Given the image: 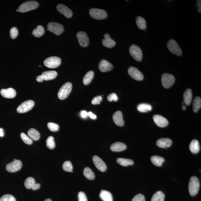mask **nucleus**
Instances as JSON below:
<instances>
[{
    "instance_id": "2eb2a0df",
    "label": "nucleus",
    "mask_w": 201,
    "mask_h": 201,
    "mask_svg": "<svg viewBox=\"0 0 201 201\" xmlns=\"http://www.w3.org/2000/svg\"><path fill=\"white\" fill-rule=\"evenodd\" d=\"M153 120L156 124L159 127H165L168 125L169 124L168 120L161 115H154Z\"/></svg>"
},
{
    "instance_id": "37998d69",
    "label": "nucleus",
    "mask_w": 201,
    "mask_h": 201,
    "mask_svg": "<svg viewBox=\"0 0 201 201\" xmlns=\"http://www.w3.org/2000/svg\"><path fill=\"white\" fill-rule=\"evenodd\" d=\"M10 33L11 38L13 39L16 38L17 37L18 34V29L16 27L12 28L11 29Z\"/></svg>"
},
{
    "instance_id": "7c9ffc66",
    "label": "nucleus",
    "mask_w": 201,
    "mask_h": 201,
    "mask_svg": "<svg viewBox=\"0 0 201 201\" xmlns=\"http://www.w3.org/2000/svg\"><path fill=\"white\" fill-rule=\"evenodd\" d=\"M136 23L139 29L145 30L146 28V22L145 19L141 16H137L136 19Z\"/></svg>"
},
{
    "instance_id": "864d4df0",
    "label": "nucleus",
    "mask_w": 201,
    "mask_h": 201,
    "mask_svg": "<svg viewBox=\"0 0 201 201\" xmlns=\"http://www.w3.org/2000/svg\"><path fill=\"white\" fill-rule=\"evenodd\" d=\"M4 135L3 130L2 128H0V136L2 137Z\"/></svg>"
},
{
    "instance_id": "ddd939ff",
    "label": "nucleus",
    "mask_w": 201,
    "mask_h": 201,
    "mask_svg": "<svg viewBox=\"0 0 201 201\" xmlns=\"http://www.w3.org/2000/svg\"><path fill=\"white\" fill-rule=\"evenodd\" d=\"M76 37L80 45L82 47H85L88 46L89 39L86 33L83 31H79L76 34Z\"/></svg>"
},
{
    "instance_id": "6e6d98bb",
    "label": "nucleus",
    "mask_w": 201,
    "mask_h": 201,
    "mask_svg": "<svg viewBox=\"0 0 201 201\" xmlns=\"http://www.w3.org/2000/svg\"><path fill=\"white\" fill-rule=\"evenodd\" d=\"M44 201H52L51 199H46V200H45Z\"/></svg>"
},
{
    "instance_id": "4c0bfd02",
    "label": "nucleus",
    "mask_w": 201,
    "mask_h": 201,
    "mask_svg": "<svg viewBox=\"0 0 201 201\" xmlns=\"http://www.w3.org/2000/svg\"><path fill=\"white\" fill-rule=\"evenodd\" d=\"M46 142L47 146L50 150H53L55 148L56 144L55 140L52 136H50L48 137Z\"/></svg>"
},
{
    "instance_id": "f03ea898",
    "label": "nucleus",
    "mask_w": 201,
    "mask_h": 201,
    "mask_svg": "<svg viewBox=\"0 0 201 201\" xmlns=\"http://www.w3.org/2000/svg\"><path fill=\"white\" fill-rule=\"evenodd\" d=\"M39 6L38 2L35 1H29L25 2L20 6L18 8V11L20 12L24 13L34 10L38 8Z\"/></svg>"
},
{
    "instance_id": "423d86ee",
    "label": "nucleus",
    "mask_w": 201,
    "mask_h": 201,
    "mask_svg": "<svg viewBox=\"0 0 201 201\" xmlns=\"http://www.w3.org/2000/svg\"><path fill=\"white\" fill-rule=\"evenodd\" d=\"M61 63V60L59 57L53 56L47 58L44 61L45 66L50 68H56L59 67Z\"/></svg>"
},
{
    "instance_id": "2f4dec72",
    "label": "nucleus",
    "mask_w": 201,
    "mask_h": 201,
    "mask_svg": "<svg viewBox=\"0 0 201 201\" xmlns=\"http://www.w3.org/2000/svg\"><path fill=\"white\" fill-rule=\"evenodd\" d=\"M116 161L119 164L123 166L126 167L128 165H132L134 164V161L133 160L128 159H125L123 158H117Z\"/></svg>"
},
{
    "instance_id": "f257e3e1",
    "label": "nucleus",
    "mask_w": 201,
    "mask_h": 201,
    "mask_svg": "<svg viewBox=\"0 0 201 201\" xmlns=\"http://www.w3.org/2000/svg\"><path fill=\"white\" fill-rule=\"evenodd\" d=\"M200 182L198 178L195 176H192L190 179L189 189L190 195L195 196L198 193L200 189Z\"/></svg>"
},
{
    "instance_id": "c756f323",
    "label": "nucleus",
    "mask_w": 201,
    "mask_h": 201,
    "mask_svg": "<svg viewBox=\"0 0 201 201\" xmlns=\"http://www.w3.org/2000/svg\"><path fill=\"white\" fill-rule=\"evenodd\" d=\"M94 73L93 71H89L87 72L83 78V83L85 85H88L91 83L94 78Z\"/></svg>"
},
{
    "instance_id": "f704fd0d",
    "label": "nucleus",
    "mask_w": 201,
    "mask_h": 201,
    "mask_svg": "<svg viewBox=\"0 0 201 201\" xmlns=\"http://www.w3.org/2000/svg\"><path fill=\"white\" fill-rule=\"evenodd\" d=\"M165 197L164 194L163 192L158 191L153 195L151 201H164Z\"/></svg>"
},
{
    "instance_id": "aec40b11",
    "label": "nucleus",
    "mask_w": 201,
    "mask_h": 201,
    "mask_svg": "<svg viewBox=\"0 0 201 201\" xmlns=\"http://www.w3.org/2000/svg\"><path fill=\"white\" fill-rule=\"evenodd\" d=\"M0 92L2 96L7 98H14L16 96V91L12 88L2 89Z\"/></svg>"
},
{
    "instance_id": "b1692460",
    "label": "nucleus",
    "mask_w": 201,
    "mask_h": 201,
    "mask_svg": "<svg viewBox=\"0 0 201 201\" xmlns=\"http://www.w3.org/2000/svg\"><path fill=\"white\" fill-rule=\"evenodd\" d=\"M192 96V91L191 89L190 88L186 89L183 95L184 102L186 105H189L190 104Z\"/></svg>"
},
{
    "instance_id": "473e14b6",
    "label": "nucleus",
    "mask_w": 201,
    "mask_h": 201,
    "mask_svg": "<svg viewBox=\"0 0 201 201\" xmlns=\"http://www.w3.org/2000/svg\"><path fill=\"white\" fill-rule=\"evenodd\" d=\"M137 109L140 112L142 113H146L151 110L152 106L150 104L142 103L139 104L137 107Z\"/></svg>"
},
{
    "instance_id": "f8f14e48",
    "label": "nucleus",
    "mask_w": 201,
    "mask_h": 201,
    "mask_svg": "<svg viewBox=\"0 0 201 201\" xmlns=\"http://www.w3.org/2000/svg\"><path fill=\"white\" fill-rule=\"evenodd\" d=\"M128 72L132 78L137 81H142L144 78L142 73L135 67H130L128 69Z\"/></svg>"
},
{
    "instance_id": "412c9836",
    "label": "nucleus",
    "mask_w": 201,
    "mask_h": 201,
    "mask_svg": "<svg viewBox=\"0 0 201 201\" xmlns=\"http://www.w3.org/2000/svg\"><path fill=\"white\" fill-rule=\"evenodd\" d=\"M104 39L102 40V44L106 47L111 48L113 47L116 44L115 41L112 39L108 34L104 35Z\"/></svg>"
},
{
    "instance_id": "393cba45",
    "label": "nucleus",
    "mask_w": 201,
    "mask_h": 201,
    "mask_svg": "<svg viewBox=\"0 0 201 201\" xmlns=\"http://www.w3.org/2000/svg\"><path fill=\"white\" fill-rule=\"evenodd\" d=\"M45 81H49L55 79L57 76V73L55 71H48L43 72L42 74Z\"/></svg>"
},
{
    "instance_id": "3c124183",
    "label": "nucleus",
    "mask_w": 201,
    "mask_h": 201,
    "mask_svg": "<svg viewBox=\"0 0 201 201\" xmlns=\"http://www.w3.org/2000/svg\"><path fill=\"white\" fill-rule=\"evenodd\" d=\"M88 115L90 117V118L93 119H96V115L93 114L91 112H89L88 113Z\"/></svg>"
},
{
    "instance_id": "4be33fe9",
    "label": "nucleus",
    "mask_w": 201,
    "mask_h": 201,
    "mask_svg": "<svg viewBox=\"0 0 201 201\" xmlns=\"http://www.w3.org/2000/svg\"><path fill=\"white\" fill-rule=\"evenodd\" d=\"M172 143V141L171 139L164 138L158 139L156 142V145L160 148H167L171 146Z\"/></svg>"
},
{
    "instance_id": "a211bd4d",
    "label": "nucleus",
    "mask_w": 201,
    "mask_h": 201,
    "mask_svg": "<svg viewBox=\"0 0 201 201\" xmlns=\"http://www.w3.org/2000/svg\"><path fill=\"white\" fill-rule=\"evenodd\" d=\"M57 9L60 13L64 15L66 18H69L72 17L73 15L72 11L66 6L60 4L57 5Z\"/></svg>"
},
{
    "instance_id": "bb28decb",
    "label": "nucleus",
    "mask_w": 201,
    "mask_h": 201,
    "mask_svg": "<svg viewBox=\"0 0 201 201\" xmlns=\"http://www.w3.org/2000/svg\"><path fill=\"white\" fill-rule=\"evenodd\" d=\"M100 197L104 201H113V197L109 191L102 190L100 194Z\"/></svg>"
},
{
    "instance_id": "a878e982",
    "label": "nucleus",
    "mask_w": 201,
    "mask_h": 201,
    "mask_svg": "<svg viewBox=\"0 0 201 201\" xmlns=\"http://www.w3.org/2000/svg\"><path fill=\"white\" fill-rule=\"evenodd\" d=\"M190 149L192 153H198L200 150V146L199 141L197 140L194 139L191 141L190 144Z\"/></svg>"
},
{
    "instance_id": "ea45409f",
    "label": "nucleus",
    "mask_w": 201,
    "mask_h": 201,
    "mask_svg": "<svg viewBox=\"0 0 201 201\" xmlns=\"http://www.w3.org/2000/svg\"><path fill=\"white\" fill-rule=\"evenodd\" d=\"M20 137L24 143L28 145H31L33 143L32 140L28 136L25 134L22 133L20 134Z\"/></svg>"
},
{
    "instance_id": "c9c22d12",
    "label": "nucleus",
    "mask_w": 201,
    "mask_h": 201,
    "mask_svg": "<svg viewBox=\"0 0 201 201\" xmlns=\"http://www.w3.org/2000/svg\"><path fill=\"white\" fill-rule=\"evenodd\" d=\"M193 111L194 112L197 113L201 107V99L200 97H195L193 103Z\"/></svg>"
},
{
    "instance_id": "cd10ccee",
    "label": "nucleus",
    "mask_w": 201,
    "mask_h": 201,
    "mask_svg": "<svg viewBox=\"0 0 201 201\" xmlns=\"http://www.w3.org/2000/svg\"><path fill=\"white\" fill-rule=\"evenodd\" d=\"M150 159L152 163L157 167L161 166L162 164L165 161L164 158L159 156H152Z\"/></svg>"
},
{
    "instance_id": "8fccbe9b",
    "label": "nucleus",
    "mask_w": 201,
    "mask_h": 201,
    "mask_svg": "<svg viewBox=\"0 0 201 201\" xmlns=\"http://www.w3.org/2000/svg\"><path fill=\"white\" fill-rule=\"evenodd\" d=\"M81 115L83 118H85L88 115V113L85 111H82L81 113Z\"/></svg>"
},
{
    "instance_id": "a19ab883",
    "label": "nucleus",
    "mask_w": 201,
    "mask_h": 201,
    "mask_svg": "<svg viewBox=\"0 0 201 201\" xmlns=\"http://www.w3.org/2000/svg\"><path fill=\"white\" fill-rule=\"evenodd\" d=\"M47 127L48 129L52 132H57L59 129V125L53 123H48Z\"/></svg>"
},
{
    "instance_id": "c03bdc74",
    "label": "nucleus",
    "mask_w": 201,
    "mask_h": 201,
    "mask_svg": "<svg viewBox=\"0 0 201 201\" xmlns=\"http://www.w3.org/2000/svg\"><path fill=\"white\" fill-rule=\"evenodd\" d=\"M78 201H87L86 195L83 191H81L78 194Z\"/></svg>"
},
{
    "instance_id": "6ab92c4d",
    "label": "nucleus",
    "mask_w": 201,
    "mask_h": 201,
    "mask_svg": "<svg viewBox=\"0 0 201 201\" xmlns=\"http://www.w3.org/2000/svg\"><path fill=\"white\" fill-rule=\"evenodd\" d=\"M113 118L114 122L117 125L120 127L124 126V122L121 111H118L115 112L113 115Z\"/></svg>"
},
{
    "instance_id": "7ed1b4c3",
    "label": "nucleus",
    "mask_w": 201,
    "mask_h": 201,
    "mask_svg": "<svg viewBox=\"0 0 201 201\" xmlns=\"http://www.w3.org/2000/svg\"><path fill=\"white\" fill-rule=\"evenodd\" d=\"M72 84L70 82L64 84L58 93V97L60 99L63 100L68 97L72 91Z\"/></svg>"
},
{
    "instance_id": "0eeeda50",
    "label": "nucleus",
    "mask_w": 201,
    "mask_h": 201,
    "mask_svg": "<svg viewBox=\"0 0 201 201\" xmlns=\"http://www.w3.org/2000/svg\"><path fill=\"white\" fill-rule=\"evenodd\" d=\"M175 81V78L172 74L165 73L162 76V85L165 88H168L172 86Z\"/></svg>"
},
{
    "instance_id": "9d476101",
    "label": "nucleus",
    "mask_w": 201,
    "mask_h": 201,
    "mask_svg": "<svg viewBox=\"0 0 201 201\" xmlns=\"http://www.w3.org/2000/svg\"><path fill=\"white\" fill-rule=\"evenodd\" d=\"M167 46L168 49L171 53L178 56H181L182 54L181 48L176 41L171 39L168 42Z\"/></svg>"
},
{
    "instance_id": "c85d7f7f",
    "label": "nucleus",
    "mask_w": 201,
    "mask_h": 201,
    "mask_svg": "<svg viewBox=\"0 0 201 201\" xmlns=\"http://www.w3.org/2000/svg\"><path fill=\"white\" fill-rule=\"evenodd\" d=\"M28 134L32 139L35 141H38L40 138V133L34 128H31L30 129L28 132Z\"/></svg>"
},
{
    "instance_id": "e433bc0d",
    "label": "nucleus",
    "mask_w": 201,
    "mask_h": 201,
    "mask_svg": "<svg viewBox=\"0 0 201 201\" xmlns=\"http://www.w3.org/2000/svg\"><path fill=\"white\" fill-rule=\"evenodd\" d=\"M45 30L43 27L41 25L37 26L36 29L33 30L32 34L34 36L40 37L44 35Z\"/></svg>"
},
{
    "instance_id": "6e6552de",
    "label": "nucleus",
    "mask_w": 201,
    "mask_h": 201,
    "mask_svg": "<svg viewBox=\"0 0 201 201\" xmlns=\"http://www.w3.org/2000/svg\"><path fill=\"white\" fill-rule=\"evenodd\" d=\"M47 30L56 35H60L64 31V28L60 24L51 22L48 24Z\"/></svg>"
},
{
    "instance_id": "1a4fd4ad",
    "label": "nucleus",
    "mask_w": 201,
    "mask_h": 201,
    "mask_svg": "<svg viewBox=\"0 0 201 201\" xmlns=\"http://www.w3.org/2000/svg\"><path fill=\"white\" fill-rule=\"evenodd\" d=\"M35 104L33 100H26L20 104L17 109L18 113H23L27 112L33 109Z\"/></svg>"
},
{
    "instance_id": "39448f33",
    "label": "nucleus",
    "mask_w": 201,
    "mask_h": 201,
    "mask_svg": "<svg viewBox=\"0 0 201 201\" xmlns=\"http://www.w3.org/2000/svg\"><path fill=\"white\" fill-rule=\"evenodd\" d=\"M129 53L136 61H140L142 60V51L138 46L135 44L132 45L129 48Z\"/></svg>"
},
{
    "instance_id": "58836bf2",
    "label": "nucleus",
    "mask_w": 201,
    "mask_h": 201,
    "mask_svg": "<svg viewBox=\"0 0 201 201\" xmlns=\"http://www.w3.org/2000/svg\"><path fill=\"white\" fill-rule=\"evenodd\" d=\"M63 170L67 172H71L73 170V166L69 161H66L63 163L62 165Z\"/></svg>"
},
{
    "instance_id": "de8ad7c7",
    "label": "nucleus",
    "mask_w": 201,
    "mask_h": 201,
    "mask_svg": "<svg viewBox=\"0 0 201 201\" xmlns=\"http://www.w3.org/2000/svg\"><path fill=\"white\" fill-rule=\"evenodd\" d=\"M102 97L100 96H97L93 99L91 103L93 105H96V104H100V102L102 101Z\"/></svg>"
},
{
    "instance_id": "09e8293b",
    "label": "nucleus",
    "mask_w": 201,
    "mask_h": 201,
    "mask_svg": "<svg viewBox=\"0 0 201 201\" xmlns=\"http://www.w3.org/2000/svg\"><path fill=\"white\" fill-rule=\"evenodd\" d=\"M196 4L198 7V11L199 12H201V1H197Z\"/></svg>"
},
{
    "instance_id": "72a5a7b5",
    "label": "nucleus",
    "mask_w": 201,
    "mask_h": 201,
    "mask_svg": "<svg viewBox=\"0 0 201 201\" xmlns=\"http://www.w3.org/2000/svg\"><path fill=\"white\" fill-rule=\"evenodd\" d=\"M83 175L88 180H94L95 178L94 173L89 167H86L84 169Z\"/></svg>"
},
{
    "instance_id": "f3484780",
    "label": "nucleus",
    "mask_w": 201,
    "mask_h": 201,
    "mask_svg": "<svg viewBox=\"0 0 201 201\" xmlns=\"http://www.w3.org/2000/svg\"><path fill=\"white\" fill-rule=\"evenodd\" d=\"M99 69L100 72H105L111 71L113 68L111 63L105 60H102L99 64Z\"/></svg>"
},
{
    "instance_id": "603ef678",
    "label": "nucleus",
    "mask_w": 201,
    "mask_h": 201,
    "mask_svg": "<svg viewBox=\"0 0 201 201\" xmlns=\"http://www.w3.org/2000/svg\"><path fill=\"white\" fill-rule=\"evenodd\" d=\"M36 80L38 82H42L43 81V79L42 76V75H39L36 78Z\"/></svg>"
},
{
    "instance_id": "9b49d317",
    "label": "nucleus",
    "mask_w": 201,
    "mask_h": 201,
    "mask_svg": "<svg viewBox=\"0 0 201 201\" xmlns=\"http://www.w3.org/2000/svg\"><path fill=\"white\" fill-rule=\"evenodd\" d=\"M22 165V162L19 160H14L6 166V169L10 172H15L21 168Z\"/></svg>"
},
{
    "instance_id": "5701e85b",
    "label": "nucleus",
    "mask_w": 201,
    "mask_h": 201,
    "mask_svg": "<svg viewBox=\"0 0 201 201\" xmlns=\"http://www.w3.org/2000/svg\"><path fill=\"white\" fill-rule=\"evenodd\" d=\"M126 145L124 143L120 142L114 143L110 147V149L112 151L116 152L122 151L126 150Z\"/></svg>"
},
{
    "instance_id": "dca6fc26",
    "label": "nucleus",
    "mask_w": 201,
    "mask_h": 201,
    "mask_svg": "<svg viewBox=\"0 0 201 201\" xmlns=\"http://www.w3.org/2000/svg\"><path fill=\"white\" fill-rule=\"evenodd\" d=\"M24 185L27 189H31L34 190L38 189L40 187V184L35 183L34 179L31 177L26 179L24 182Z\"/></svg>"
},
{
    "instance_id": "5fc2aeb1",
    "label": "nucleus",
    "mask_w": 201,
    "mask_h": 201,
    "mask_svg": "<svg viewBox=\"0 0 201 201\" xmlns=\"http://www.w3.org/2000/svg\"><path fill=\"white\" fill-rule=\"evenodd\" d=\"M186 109V106L185 105H184V104H183V105H182V109L185 110Z\"/></svg>"
},
{
    "instance_id": "79ce46f5",
    "label": "nucleus",
    "mask_w": 201,
    "mask_h": 201,
    "mask_svg": "<svg viewBox=\"0 0 201 201\" xmlns=\"http://www.w3.org/2000/svg\"><path fill=\"white\" fill-rule=\"evenodd\" d=\"M0 201H16L14 196L11 194H5L0 198Z\"/></svg>"
},
{
    "instance_id": "a18cd8bd",
    "label": "nucleus",
    "mask_w": 201,
    "mask_h": 201,
    "mask_svg": "<svg viewBox=\"0 0 201 201\" xmlns=\"http://www.w3.org/2000/svg\"><path fill=\"white\" fill-rule=\"evenodd\" d=\"M132 201H145V197L144 195L139 194L133 197Z\"/></svg>"
},
{
    "instance_id": "20e7f679",
    "label": "nucleus",
    "mask_w": 201,
    "mask_h": 201,
    "mask_svg": "<svg viewBox=\"0 0 201 201\" xmlns=\"http://www.w3.org/2000/svg\"><path fill=\"white\" fill-rule=\"evenodd\" d=\"M91 18L96 20H103L107 17V14L105 10L97 8H91L89 11Z\"/></svg>"
},
{
    "instance_id": "49530a36",
    "label": "nucleus",
    "mask_w": 201,
    "mask_h": 201,
    "mask_svg": "<svg viewBox=\"0 0 201 201\" xmlns=\"http://www.w3.org/2000/svg\"><path fill=\"white\" fill-rule=\"evenodd\" d=\"M107 99L110 102L112 101L113 100H114V101H117L118 100V97L116 94L113 93L109 94L108 96Z\"/></svg>"
},
{
    "instance_id": "4468645a",
    "label": "nucleus",
    "mask_w": 201,
    "mask_h": 201,
    "mask_svg": "<svg viewBox=\"0 0 201 201\" xmlns=\"http://www.w3.org/2000/svg\"><path fill=\"white\" fill-rule=\"evenodd\" d=\"M92 160L94 164L98 170L105 172L107 169V165L101 158L97 156H93Z\"/></svg>"
}]
</instances>
